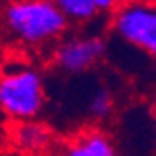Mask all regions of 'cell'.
Returning <instances> with one entry per match:
<instances>
[{"label":"cell","mask_w":156,"mask_h":156,"mask_svg":"<svg viewBox=\"0 0 156 156\" xmlns=\"http://www.w3.org/2000/svg\"><path fill=\"white\" fill-rule=\"evenodd\" d=\"M121 2L123 0H95V4H97V8H99L101 15L102 13H112Z\"/></svg>","instance_id":"obj_9"},{"label":"cell","mask_w":156,"mask_h":156,"mask_svg":"<svg viewBox=\"0 0 156 156\" xmlns=\"http://www.w3.org/2000/svg\"><path fill=\"white\" fill-rule=\"evenodd\" d=\"M45 101L43 74L30 62L13 58L0 67V112L8 119H37Z\"/></svg>","instance_id":"obj_2"},{"label":"cell","mask_w":156,"mask_h":156,"mask_svg":"<svg viewBox=\"0 0 156 156\" xmlns=\"http://www.w3.org/2000/svg\"><path fill=\"white\" fill-rule=\"evenodd\" d=\"M113 112V95L106 87H99L89 99V113L95 119H106Z\"/></svg>","instance_id":"obj_8"},{"label":"cell","mask_w":156,"mask_h":156,"mask_svg":"<svg viewBox=\"0 0 156 156\" xmlns=\"http://www.w3.org/2000/svg\"><path fill=\"white\" fill-rule=\"evenodd\" d=\"M60 156H117L110 136L99 128H87L63 145Z\"/></svg>","instance_id":"obj_6"},{"label":"cell","mask_w":156,"mask_h":156,"mask_svg":"<svg viewBox=\"0 0 156 156\" xmlns=\"http://www.w3.org/2000/svg\"><path fill=\"white\" fill-rule=\"evenodd\" d=\"M110 26L121 41L156 60V0H123Z\"/></svg>","instance_id":"obj_3"},{"label":"cell","mask_w":156,"mask_h":156,"mask_svg":"<svg viewBox=\"0 0 156 156\" xmlns=\"http://www.w3.org/2000/svg\"><path fill=\"white\" fill-rule=\"evenodd\" d=\"M52 2L67 15L73 24L78 26L89 24L101 15L95 0H52Z\"/></svg>","instance_id":"obj_7"},{"label":"cell","mask_w":156,"mask_h":156,"mask_svg":"<svg viewBox=\"0 0 156 156\" xmlns=\"http://www.w3.org/2000/svg\"><path fill=\"white\" fill-rule=\"evenodd\" d=\"M106 56V39L99 34H67L52 48L54 65L67 74H80Z\"/></svg>","instance_id":"obj_4"},{"label":"cell","mask_w":156,"mask_h":156,"mask_svg":"<svg viewBox=\"0 0 156 156\" xmlns=\"http://www.w3.org/2000/svg\"><path fill=\"white\" fill-rule=\"evenodd\" d=\"M71 24L52 0H8L0 11L2 34L30 50H52L69 34Z\"/></svg>","instance_id":"obj_1"},{"label":"cell","mask_w":156,"mask_h":156,"mask_svg":"<svg viewBox=\"0 0 156 156\" xmlns=\"http://www.w3.org/2000/svg\"><path fill=\"white\" fill-rule=\"evenodd\" d=\"M52 143V132L50 128L37 121V119H26V121H15V126L11 128V147L23 154H37L43 152Z\"/></svg>","instance_id":"obj_5"}]
</instances>
